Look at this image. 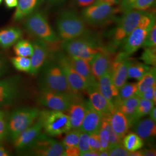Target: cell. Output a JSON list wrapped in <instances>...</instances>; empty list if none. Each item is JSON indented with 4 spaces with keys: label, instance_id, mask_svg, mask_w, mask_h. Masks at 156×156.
Returning <instances> with one entry per match:
<instances>
[{
    "label": "cell",
    "instance_id": "obj_51",
    "mask_svg": "<svg viewBox=\"0 0 156 156\" xmlns=\"http://www.w3.org/2000/svg\"><path fill=\"white\" fill-rule=\"evenodd\" d=\"M18 0H5L6 5L8 8H13L17 5Z\"/></svg>",
    "mask_w": 156,
    "mask_h": 156
},
{
    "label": "cell",
    "instance_id": "obj_25",
    "mask_svg": "<svg viewBox=\"0 0 156 156\" xmlns=\"http://www.w3.org/2000/svg\"><path fill=\"white\" fill-rule=\"evenodd\" d=\"M22 31L18 27H10L0 30V47L8 49L22 38Z\"/></svg>",
    "mask_w": 156,
    "mask_h": 156
},
{
    "label": "cell",
    "instance_id": "obj_34",
    "mask_svg": "<svg viewBox=\"0 0 156 156\" xmlns=\"http://www.w3.org/2000/svg\"><path fill=\"white\" fill-rule=\"evenodd\" d=\"M11 62L13 66L19 71L29 73L30 71V57L16 56L12 58Z\"/></svg>",
    "mask_w": 156,
    "mask_h": 156
},
{
    "label": "cell",
    "instance_id": "obj_52",
    "mask_svg": "<svg viewBox=\"0 0 156 156\" xmlns=\"http://www.w3.org/2000/svg\"><path fill=\"white\" fill-rule=\"evenodd\" d=\"M81 156H99V152L89 151L80 154Z\"/></svg>",
    "mask_w": 156,
    "mask_h": 156
},
{
    "label": "cell",
    "instance_id": "obj_28",
    "mask_svg": "<svg viewBox=\"0 0 156 156\" xmlns=\"http://www.w3.org/2000/svg\"><path fill=\"white\" fill-rule=\"evenodd\" d=\"M123 146L129 152L138 151L144 146V140L135 133L127 134L122 140Z\"/></svg>",
    "mask_w": 156,
    "mask_h": 156
},
{
    "label": "cell",
    "instance_id": "obj_20",
    "mask_svg": "<svg viewBox=\"0 0 156 156\" xmlns=\"http://www.w3.org/2000/svg\"><path fill=\"white\" fill-rule=\"evenodd\" d=\"M89 95V102L92 106L98 112L102 117L109 116L112 111V108L106 98L101 94L97 87H89L87 91Z\"/></svg>",
    "mask_w": 156,
    "mask_h": 156
},
{
    "label": "cell",
    "instance_id": "obj_3",
    "mask_svg": "<svg viewBox=\"0 0 156 156\" xmlns=\"http://www.w3.org/2000/svg\"><path fill=\"white\" fill-rule=\"evenodd\" d=\"M39 112L35 107H22L12 112L7 118L6 138L12 142L37 120Z\"/></svg>",
    "mask_w": 156,
    "mask_h": 156
},
{
    "label": "cell",
    "instance_id": "obj_41",
    "mask_svg": "<svg viewBox=\"0 0 156 156\" xmlns=\"http://www.w3.org/2000/svg\"><path fill=\"white\" fill-rule=\"evenodd\" d=\"M89 137V134L80 131L78 142V148L80 151V154L90 151Z\"/></svg>",
    "mask_w": 156,
    "mask_h": 156
},
{
    "label": "cell",
    "instance_id": "obj_33",
    "mask_svg": "<svg viewBox=\"0 0 156 156\" xmlns=\"http://www.w3.org/2000/svg\"><path fill=\"white\" fill-rule=\"evenodd\" d=\"M62 144L64 148H73L78 147V142L80 131L79 129H73L66 133Z\"/></svg>",
    "mask_w": 156,
    "mask_h": 156
},
{
    "label": "cell",
    "instance_id": "obj_38",
    "mask_svg": "<svg viewBox=\"0 0 156 156\" xmlns=\"http://www.w3.org/2000/svg\"><path fill=\"white\" fill-rule=\"evenodd\" d=\"M156 0H134L130 9L146 11L153 5Z\"/></svg>",
    "mask_w": 156,
    "mask_h": 156
},
{
    "label": "cell",
    "instance_id": "obj_13",
    "mask_svg": "<svg viewBox=\"0 0 156 156\" xmlns=\"http://www.w3.org/2000/svg\"><path fill=\"white\" fill-rule=\"evenodd\" d=\"M79 97L72 98L66 95L53 91L40 90L37 101L40 105L51 110L65 112L68 111L73 101Z\"/></svg>",
    "mask_w": 156,
    "mask_h": 156
},
{
    "label": "cell",
    "instance_id": "obj_35",
    "mask_svg": "<svg viewBox=\"0 0 156 156\" xmlns=\"http://www.w3.org/2000/svg\"><path fill=\"white\" fill-rule=\"evenodd\" d=\"M138 91L137 83H128L124 84L123 86L119 90V95L120 100L128 99L136 95Z\"/></svg>",
    "mask_w": 156,
    "mask_h": 156
},
{
    "label": "cell",
    "instance_id": "obj_9",
    "mask_svg": "<svg viewBox=\"0 0 156 156\" xmlns=\"http://www.w3.org/2000/svg\"><path fill=\"white\" fill-rule=\"evenodd\" d=\"M146 12L135 9L123 12V15L119 20L113 33V44L115 47L123 45L129 34L137 26Z\"/></svg>",
    "mask_w": 156,
    "mask_h": 156
},
{
    "label": "cell",
    "instance_id": "obj_50",
    "mask_svg": "<svg viewBox=\"0 0 156 156\" xmlns=\"http://www.w3.org/2000/svg\"><path fill=\"white\" fill-rule=\"evenodd\" d=\"M142 156H156V150L154 149H140Z\"/></svg>",
    "mask_w": 156,
    "mask_h": 156
},
{
    "label": "cell",
    "instance_id": "obj_30",
    "mask_svg": "<svg viewBox=\"0 0 156 156\" xmlns=\"http://www.w3.org/2000/svg\"><path fill=\"white\" fill-rule=\"evenodd\" d=\"M156 71L155 67H151V69L146 73L144 76L139 80L137 83L138 91L136 95L139 96L145 90L156 84Z\"/></svg>",
    "mask_w": 156,
    "mask_h": 156
},
{
    "label": "cell",
    "instance_id": "obj_24",
    "mask_svg": "<svg viewBox=\"0 0 156 156\" xmlns=\"http://www.w3.org/2000/svg\"><path fill=\"white\" fill-rule=\"evenodd\" d=\"M44 0H18L14 19L20 21L28 16L41 5Z\"/></svg>",
    "mask_w": 156,
    "mask_h": 156
},
{
    "label": "cell",
    "instance_id": "obj_36",
    "mask_svg": "<svg viewBox=\"0 0 156 156\" xmlns=\"http://www.w3.org/2000/svg\"><path fill=\"white\" fill-rule=\"evenodd\" d=\"M140 59L148 66H156V48L150 47L145 48Z\"/></svg>",
    "mask_w": 156,
    "mask_h": 156
},
{
    "label": "cell",
    "instance_id": "obj_5",
    "mask_svg": "<svg viewBox=\"0 0 156 156\" xmlns=\"http://www.w3.org/2000/svg\"><path fill=\"white\" fill-rule=\"evenodd\" d=\"M154 23H156L155 14L146 12L123 43L122 53L126 56H129L141 48Z\"/></svg>",
    "mask_w": 156,
    "mask_h": 156
},
{
    "label": "cell",
    "instance_id": "obj_40",
    "mask_svg": "<svg viewBox=\"0 0 156 156\" xmlns=\"http://www.w3.org/2000/svg\"><path fill=\"white\" fill-rule=\"evenodd\" d=\"M7 136V118L5 112L0 109V144Z\"/></svg>",
    "mask_w": 156,
    "mask_h": 156
},
{
    "label": "cell",
    "instance_id": "obj_12",
    "mask_svg": "<svg viewBox=\"0 0 156 156\" xmlns=\"http://www.w3.org/2000/svg\"><path fill=\"white\" fill-rule=\"evenodd\" d=\"M21 78L15 75L0 79V107L13 104L21 94Z\"/></svg>",
    "mask_w": 156,
    "mask_h": 156
},
{
    "label": "cell",
    "instance_id": "obj_6",
    "mask_svg": "<svg viewBox=\"0 0 156 156\" xmlns=\"http://www.w3.org/2000/svg\"><path fill=\"white\" fill-rule=\"evenodd\" d=\"M24 27L30 33L48 44L56 43L59 41L46 17L41 12L34 11L26 17Z\"/></svg>",
    "mask_w": 156,
    "mask_h": 156
},
{
    "label": "cell",
    "instance_id": "obj_15",
    "mask_svg": "<svg viewBox=\"0 0 156 156\" xmlns=\"http://www.w3.org/2000/svg\"><path fill=\"white\" fill-rule=\"evenodd\" d=\"M132 60L123 53H120L116 60L112 62L110 71L115 86L119 90L128 79V69Z\"/></svg>",
    "mask_w": 156,
    "mask_h": 156
},
{
    "label": "cell",
    "instance_id": "obj_56",
    "mask_svg": "<svg viewBox=\"0 0 156 156\" xmlns=\"http://www.w3.org/2000/svg\"><path fill=\"white\" fill-rule=\"evenodd\" d=\"M99 156H109L108 150L100 151L99 152Z\"/></svg>",
    "mask_w": 156,
    "mask_h": 156
},
{
    "label": "cell",
    "instance_id": "obj_47",
    "mask_svg": "<svg viewBox=\"0 0 156 156\" xmlns=\"http://www.w3.org/2000/svg\"><path fill=\"white\" fill-rule=\"evenodd\" d=\"M96 0H74L76 5L80 8H87L93 5L95 2Z\"/></svg>",
    "mask_w": 156,
    "mask_h": 156
},
{
    "label": "cell",
    "instance_id": "obj_29",
    "mask_svg": "<svg viewBox=\"0 0 156 156\" xmlns=\"http://www.w3.org/2000/svg\"><path fill=\"white\" fill-rule=\"evenodd\" d=\"M151 68V67L146 64L132 60L128 67V78L139 80Z\"/></svg>",
    "mask_w": 156,
    "mask_h": 156
},
{
    "label": "cell",
    "instance_id": "obj_26",
    "mask_svg": "<svg viewBox=\"0 0 156 156\" xmlns=\"http://www.w3.org/2000/svg\"><path fill=\"white\" fill-rule=\"evenodd\" d=\"M134 133L138 135L142 140H149L156 136V122L151 118L137 121L133 125Z\"/></svg>",
    "mask_w": 156,
    "mask_h": 156
},
{
    "label": "cell",
    "instance_id": "obj_54",
    "mask_svg": "<svg viewBox=\"0 0 156 156\" xmlns=\"http://www.w3.org/2000/svg\"><path fill=\"white\" fill-rule=\"evenodd\" d=\"M149 116L151 120L156 122V107H153L151 112H149Z\"/></svg>",
    "mask_w": 156,
    "mask_h": 156
},
{
    "label": "cell",
    "instance_id": "obj_10",
    "mask_svg": "<svg viewBox=\"0 0 156 156\" xmlns=\"http://www.w3.org/2000/svg\"><path fill=\"white\" fill-rule=\"evenodd\" d=\"M22 154L29 156H66L65 148L62 142L53 140L42 133L33 145Z\"/></svg>",
    "mask_w": 156,
    "mask_h": 156
},
{
    "label": "cell",
    "instance_id": "obj_18",
    "mask_svg": "<svg viewBox=\"0 0 156 156\" xmlns=\"http://www.w3.org/2000/svg\"><path fill=\"white\" fill-rule=\"evenodd\" d=\"M102 123V116L87 101V109L79 130L87 134L98 133Z\"/></svg>",
    "mask_w": 156,
    "mask_h": 156
},
{
    "label": "cell",
    "instance_id": "obj_45",
    "mask_svg": "<svg viewBox=\"0 0 156 156\" xmlns=\"http://www.w3.org/2000/svg\"><path fill=\"white\" fill-rule=\"evenodd\" d=\"M8 71V66L5 58L0 55V78L3 77Z\"/></svg>",
    "mask_w": 156,
    "mask_h": 156
},
{
    "label": "cell",
    "instance_id": "obj_17",
    "mask_svg": "<svg viewBox=\"0 0 156 156\" xmlns=\"http://www.w3.org/2000/svg\"><path fill=\"white\" fill-rule=\"evenodd\" d=\"M97 82V88L101 94L106 98L113 109H116V106L120 101L119 89L113 83L111 71L106 72Z\"/></svg>",
    "mask_w": 156,
    "mask_h": 156
},
{
    "label": "cell",
    "instance_id": "obj_2",
    "mask_svg": "<svg viewBox=\"0 0 156 156\" xmlns=\"http://www.w3.org/2000/svg\"><path fill=\"white\" fill-rule=\"evenodd\" d=\"M56 26L60 38L64 41L83 37L87 31L82 17L72 10H65L58 15Z\"/></svg>",
    "mask_w": 156,
    "mask_h": 156
},
{
    "label": "cell",
    "instance_id": "obj_16",
    "mask_svg": "<svg viewBox=\"0 0 156 156\" xmlns=\"http://www.w3.org/2000/svg\"><path fill=\"white\" fill-rule=\"evenodd\" d=\"M33 52L30 57L31 69L29 73L35 76L40 72L49 54L48 44L40 39H36L33 43Z\"/></svg>",
    "mask_w": 156,
    "mask_h": 156
},
{
    "label": "cell",
    "instance_id": "obj_44",
    "mask_svg": "<svg viewBox=\"0 0 156 156\" xmlns=\"http://www.w3.org/2000/svg\"><path fill=\"white\" fill-rule=\"evenodd\" d=\"M108 153L110 156H129V151L123 146V144L108 149Z\"/></svg>",
    "mask_w": 156,
    "mask_h": 156
},
{
    "label": "cell",
    "instance_id": "obj_23",
    "mask_svg": "<svg viewBox=\"0 0 156 156\" xmlns=\"http://www.w3.org/2000/svg\"><path fill=\"white\" fill-rule=\"evenodd\" d=\"M108 120L113 131L123 140L131 126L128 118L122 112L115 109L108 116Z\"/></svg>",
    "mask_w": 156,
    "mask_h": 156
},
{
    "label": "cell",
    "instance_id": "obj_37",
    "mask_svg": "<svg viewBox=\"0 0 156 156\" xmlns=\"http://www.w3.org/2000/svg\"><path fill=\"white\" fill-rule=\"evenodd\" d=\"M98 135L100 142L101 151L108 150L109 146V133L103 123H101Z\"/></svg>",
    "mask_w": 156,
    "mask_h": 156
},
{
    "label": "cell",
    "instance_id": "obj_11",
    "mask_svg": "<svg viewBox=\"0 0 156 156\" xmlns=\"http://www.w3.org/2000/svg\"><path fill=\"white\" fill-rule=\"evenodd\" d=\"M55 59L62 68L68 83L75 91L80 93L87 91L90 87L89 84L74 69L67 55L58 51L55 55Z\"/></svg>",
    "mask_w": 156,
    "mask_h": 156
},
{
    "label": "cell",
    "instance_id": "obj_7",
    "mask_svg": "<svg viewBox=\"0 0 156 156\" xmlns=\"http://www.w3.org/2000/svg\"><path fill=\"white\" fill-rule=\"evenodd\" d=\"M108 3H94L85 8L82 13L84 22L93 26H102L112 22L121 12L119 6Z\"/></svg>",
    "mask_w": 156,
    "mask_h": 156
},
{
    "label": "cell",
    "instance_id": "obj_42",
    "mask_svg": "<svg viewBox=\"0 0 156 156\" xmlns=\"http://www.w3.org/2000/svg\"><path fill=\"white\" fill-rule=\"evenodd\" d=\"M89 146L90 151L100 152L101 151L100 142L98 133L89 134Z\"/></svg>",
    "mask_w": 156,
    "mask_h": 156
},
{
    "label": "cell",
    "instance_id": "obj_39",
    "mask_svg": "<svg viewBox=\"0 0 156 156\" xmlns=\"http://www.w3.org/2000/svg\"><path fill=\"white\" fill-rule=\"evenodd\" d=\"M156 23L151 27L147 34L145 41L142 47L150 48L156 47Z\"/></svg>",
    "mask_w": 156,
    "mask_h": 156
},
{
    "label": "cell",
    "instance_id": "obj_49",
    "mask_svg": "<svg viewBox=\"0 0 156 156\" xmlns=\"http://www.w3.org/2000/svg\"><path fill=\"white\" fill-rule=\"evenodd\" d=\"M122 0H96L95 3H108L114 5H119Z\"/></svg>",
    "mask_w": 156,
    "mask_h": 156
},
{
    "label": "cell",
    "instance_id": "obj_58",
    "mask_svg": "<svg viewBox=\"0 0 156 156\" xmlns=\"http://www.w3.org/2000/svg\"><path fill=\"white\" fill-rule=\"evenodd\" d=\"M1 2H2V0H0V4L1 3Z\"/></svg>",
    "mask_w": 156,
    "mask_h": 156
},
{
    "label": "cell",
    "instance_id": "obj_53",
    "mask_svg": "<svg viewBox=\"0 0 156 156\" xmlns=\"http://www.w3.org/2000/svg\"><path fill=\"white\" fill-rule=\"evenodd\" d=\"M11 153L5 147L0 145V156H11Z\"/></svg>",
    "mask_w": 156,
    "mask_h": 156
},
{
    "label": "cell",
    "instance_id": "obj_31",
    "mask_svg": "<svg viewBox=\"0 0 156 156\" xmlns=\"http://www.w3.org/2000/svg\"><path fill=\"white\" fill-rule=\"evenodd\" d=\"M154 105L155 104L152 101L146 100L145 99L140 98L138 105L133 119L132 126L134 123L138 121L140 118L148 115Z\"/></svg>",
    "mask_w": 156,
    "mask_h": 156
},
{
    "label": "cell",
    "instance_id": "obj_48",
    "mask_svg": "<svg viewBox=\"0 0 156 156\" xmlns=\"http://www.w3.org/2000/svg\"><path fill=\"white\" fill-rule=\"evenodd\" d=\"M65 153H66V156H80V151L78 147L66 148Z\"/></svg>",
    "mask_w": 156,
    "mask_h": 156
},
{
    "label": "cell",
    "instance_id": "obj_14",
    "mask_svg": "<svg viewBox=\"0 0 156 156\" xmlns=\"http://www.w3.org/2000/svg\"><path fill=\"white\" fill-rule=\"evenodd\" d=\"M43 129L42 124L38 119L28 128L24 130L12 143L17 152L23 153L33 145Z\"/></svg>",
    "mask_w": 156,
    "mask_h": 156
},
{
    "label": "cell",
    "instance_id": "obj_8",
    "mask_svg": "<svg viewBox=\"0 0 156 156\" xmlns=\"http://www.w3.org/2000/svg\"><path fill=\"white\" fill-rule=\"evenodd\" d=\"M62 47L68 55L83 59L89 62L96 55L102 51L93 39L82 37L64 41Z\"/></svg>",
    "mask_w": 156,
    "mask_h": 156
},
{
    "label": "cell",
    "instance_id": "obj_4",
    "mask_svg": "<svg viewBox=\"0 0 156 156\" xmlns=\"http://www.w3.org/2000/svg\"><path fill=\"white\" fill-rule=\"evenodd\" d=\"M38 119L46 134L50 136H60L72 129L69 117L63 112L51 109L40 111Z\"/></svg>",
    "mask_w": 156,
    "mask_h": 156
},
{
    "label": "cell",
    "instance_id": "obj_32",
    "mask_svg": "<svg viewBox=\"0 0 156 156\" xmlns=\"http://www.w3.org/2000/svg\"><path fill=\"white\" fill-rule=\"evenodd\" d=\"M13 50L16 56L30 57L33 52V45L28 41L20 39L14 45Z\"/></svg>",
    "mask_w": 156,
    "mask_h": 156
},
{
    "label": "cell",
    "instance_id": "obj_55",
    "mask_svg": "<svg viewBox=\"0 0 156 156\" xmlns=\"http://www.w3.org/2000/svg\"><path fill=\"white\" fill-rule=\"evenodd\" d=\"M129 156H142V154L140 149V150H138V151L129 152Z\"/></svg>",
    "mask_w": 156,
    "mask_h": 156
},
{
    "label": "cell",
    "instance_id": "obj_19",
    "mask_svg": "<svg viewBox=\"0 0 156 156\" xmlns=\"http://www.w3.org/2000/svg\"><path fill=\"white\" fill-rule=\"evenodd\" d=\"M87 109V101L80 97L73 101L68 110L72 129H79Z\"/></svg>",
    "mask_w": 156,
    "mask_h": 156
},
{
    "label": "cell",
    "instance_id": "obj_46",
    "mask_svg": "<svg viewBox=\"0 0 156 156\" xmlns=\"http://www.w3.org/2000/svg\"><path fill=\"white\" fill-rule=\"evenodd\" d=\"M134 0H122L120 4L119 5L121 12H124L130 10L131 5Z\"/></svg>",
    "mask_w": 156,
    "mask_h": 156
},
{
    "label": "cell",
    "instance_id": "obj_1",
    "mask_svg": "<svg viewBox=\"0 0 156 156\" xmlns=\"http://www.w3.org/2000/svg\"><path fill=\"white\" fill-rule=\"evenodd\" d=\"M39 85L40 90H46L77 98L80 93L71 87L67 78L58 62L54 60H47L40 71Z\"/></svg>",
    "mask_w": 156,
    "mask_h": 156
},
{
    "label": "cell",
    "instance_id": "obj_27",
    "mask_svg": "<svg viewBox=\"0 0 156 156\" xmlns=\"http://www.w3.org/2000/svg\"><path fill=\"white\" fill-rule=\"evenodd\" d=\"M140 100V98L138 95H135L128 99L119 101L115 108L128 118L131 126H132L133 119Z\"/></svg>",
    "mask_w": 156,
    "mask_h": 156
},
{
    "label": "cell",
    "instance_id": "obj_22",
    "mask_svg": "<svg viewBox=\"0 0 156 156\" xmlns=\"http://www.w3.org/2000/svg\"><path fill=\"white\" fill-rule=\"evenodd\" d=\"M91 72L97 81L106 72L110 71L112 62L111 57L105 52L101 51L90 62Z\"/></svg>",
    "mask_w": 156,
    "mask_h": 156
},
{
    "label": "cell",
    "instance_id": "obj_57",
    "mask_svg": "<svg viewBox=\"0 0 156 156\" xmlns=\"http://www.w3.org/2000/svg\"><path fill=\"white\" fill-rule=\"evenodd\" d=\"M48 1H49V2H50L51 4H56L62 2V1H64V0H48Z\"/></svg>",
    "mask_w": 156,
    "mask_h": 156
},
{
    "label": "cell",
    "instance_id": "obj_43",
    "mask_svg": "<svg viewBox=\"0 0 156 156\" xmlns=\"http://www.w3.org/2000/svg\"><path fill=\"white\" fill-rule=\"evenodd\" d=\"M140 98L152 101L154 104L156 102V84L145 91L138 96Z\"/></svg>",
    "mask_w": 156,
    "mask_h": 156
},
{
    "label": "cell",
    "instance_id": "obj_21",
    "mask_svg": "<svg viewBox=\"0 0 156 156\" xmlns=\"http://www.w3.org/2000/svg\"><path fill=\"white\" fill-rule=\"evenodd\" d=\"M68 56L74 69L86 80L90 87H97L98 82L92 73L89 62L76 57Z\"/></svg>",
    "mask_w": 156,
    "mask_h": 156
}]
</instances>
